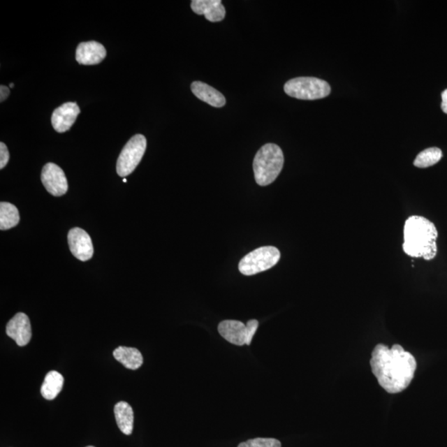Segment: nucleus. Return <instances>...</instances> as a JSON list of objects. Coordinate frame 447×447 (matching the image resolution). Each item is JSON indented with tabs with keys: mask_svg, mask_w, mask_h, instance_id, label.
<instances>
[{
	"mask_svg": "<svg viewBox=\"0 0 447 447\" xmlns=\"http://www.w3.org/2000/svg\"><path fill=\"white\" fill-rule=\"evenodd\" d=\"M10 160V153L8 147L3 142H0V168L3 169L6 166Z\"/></svg>",
	"mask_w": 447,
	"mask_h": 447,
	"instance_id": "22",
	"label": "nucleus"
},
{
	"mask_svg": "<svg viewBox=\"0 0 447 447\" xmlns=\"http://www.w3.org/2000/svg\"><path fill=\"white\" fill-rule=\"evenodd\" d=\"M115 415L119 430L125 435H131L133 429V411L126 402H119L115 406Z\"/></svg>",
	"mask_w": 447,
	"mask_h": 447,
	"instance_id": "16",
	"label": "nucleus"
},
{
	"mask_svg": "<svg viewBox=\"0 0 447 447\" xmlns=\"http://www.w3.org/2000/svg\"><path fill=\"white\" fill-rule=\"evenodd\" d=\"M404 242L402 249L413 258L432 261L437 254L438 231L432 221L419 216L410 217L406 221L404 230Z\"/></svg>",
	"mask_w": 447,
	"mask_h": 447,
	"instance_id": "2",
	"label": "nucleus"
},
{
	"mask_svg": "<svg viewBox=\"0 0 447 447\" xmlns=\"http://www.w3.org/2000/svg\"><path fill=\"white\" fill-rule=\"evenodd\" d=\"M284 163L281 147L274 144L263 145L254 159V178L259 186L270 185L279 177Z\"/></svg>",
	"mask_w": 447,
	"mask_h": 447,
	"instance_id": "3",
	"label": "nucleus"
},
{
	"mask_svg": "<svg viewBox=\"0 0 447 447\" xmlns=\"http://www.w3.org/2000/svg\"><path fill=\"white\" fill-rule=\"evenodd\" d=\"M6 334L15 339L17 346H25L28 345L32 337V329H31L30 320L24 313H17L8 321L6 326Z\"/></svg>",
	"mask_w": 447,
	"mask_h": 447,
	"instance_id": "9",
	"label": "nucleus"
},
{
	"mask_svg": "<svg viewBox=\"0 0 447 447\" xmlns=\"http://www.w3.org/2000/svg\"><path fill=\"white\" fill-rule=\"evenodd\" d=\"M281 258L279 250L274 246H263L241 259L239 270L245 276H252L270 270L279 263Z\"/></svg>",
	"mask_w": 447,
	"mask_h": 447,
	"instance_id": "5",
	"label": "nucleus"
},
{
	"mask_svg": "<svg viewBox=\"0 0 447 447\" xmlns=\"http://www.w3.org/2000/svg\"><path fill=\"white\" fill-rule=\"evenodd\" d=\"M13 87H15V85H13V83L10 84V87L13 88Z\"/></svg>",
	"mask_w": 447,
	"mask_h": 447,
	"instance_id": "25",
	"label": "nucleus"
},
{
	"mask_svg": "<svg viewBox=\"0 0 447 447\" xmlns=\"http://www.w3.org/2000/svg\"><path fill=\"white\" fill-rule=\"evenodd\" d=\"M87 447H95V446H87Z\"/></svg>",
	"mask_w": 447,
	"mask_h": 447,
	"instance_id": "27",
	"label": "nucleus"
},
{
	"mask_svg": "<svg viewBox=\"0 0 447 447\" xmlns=\"http://www.w3.org/2000/svg\"><path fill=\"white\" fill-rule=\"evenodd\" d=\"M64 378L57 371L52 370L48 372L45 377L41 393L45 400H52L59 395L64 388Z\"/></svg>",
	"mask_w": 447,
	"mask_h": 447,
	"instance_id": "17",
	"label": "nucleus"
},
{
	"mask_svg": "<svg viewBox=\"0 0 447 447\" xmlns=\"http://www.w3.org/2000/svg\"><path fill=\"white\" fill-rule=\"evenodd\" d=\"M80 110L77 103L67 102L58 107L52 115V124L58 133L68 131L74 124Z\"/></svg>",
	"mask_w": 447,
	"mask_h": 447,
	"instance_id": "10",
	"label": "nucleus"
},
{
	"mask_svg": "<svg viewBox=\"0 0 447 447\" xmlns=\"http://www.w3.org/2000/svg\"><path fill=\"white\" fill-rule=\"evenodd\" d=\"M124 182H127V179L126 178H124Z\"/></svg>",
	"mask_w": 447,
	"mask_h": 447,
	"instance_id": "26",
	"label": "nucleus"
},
{
	"mask_svg": "<svg viewBox=\"0 0 447 447\" xmlns=\"http://www.w3.org/2000/svg\"><path fill=\"white\" fill-rule=\"evenodd\" d=\"M106 50L104 46L96 41L82 43L75 52V60L82 65H97L105 59Z\"/></svg>",
	"mask_w": 447,
	"mask_h": 447,
	"instance_id": "11",
	"label": "nucleus"
},
{
	"mask_svg": "<svg viewBox=\"0 0 447 447\" xmlns=\"http://www.w3.org/2000/svg\"><path fill=\"white\" fill-rule=\"evenodd\" d=\"M113 355L116 360L129 369H140L144 363V358L140 351L135 348L119 346L115 349Z\"/></svg>",
	"mask_w": 447,
	"mask_h": 447,
	"instance_id": "15",
	"label": "nucleus"
},
{
	"mask_svg": "<svg viewBox=\"0 0 447 447\" xmlns=\"http://www.w3.org/2000/svg\"><path fill=\"white\" fill-rule=\"evenodd\" d=\"M41 179L45 189L52 196H64L68 190V183L64 170L55 163L45 165Z\"/></svg>",
	"mask_w": 447,
	"mask_h": 447,
	"instance_id": "7",
	"label": "nucleus"
},
{
	"mask_svg": "<svg viewBox=\"0 0 447 447\" xmlns=\"http://www.w3.org/2000/svg\"><path fill=\"white\" fill-rule=\"evenodd\" d=\"M442 158V152L438 147H429L420 153L413 164L419 168H427L437 164Z\"/></svg>",
	"mask_w": 447,
	"mask_h": 447,
	"instance_id": "19",
	"label": "nucleus"
},
{
	"mask_svg": "<svg viewBox=\"0 0 447 447\" xmlns=\"http://www.w3.org/2000/svg\"><path fill=\"white\" fill-rule=\"evenodd\" d=\"M246 326H247V344L246 345L249 346L251 344L254 335L257 332L258 321L257 320H250L246 324Z\"/></svg>",
	"mask_w": 447,
	"mask_h": 447,
	"instance_id": "21",
	"label": "nucleus"
},
{
	"mask_svg": "<svg viewBox=\"0 0 447 447\" xmlns=\"http://www.w3.org/2000/svg\"><path fill=\"white\" fill-rule=\"evenodd\" d=\"M441 110L447 114V89L441 93Z\"/></svg>",
	"mask_w": 447,
	"mask_h": 447,
	"instance_id": "24",
	"label": "nucleus"
},
{
	"mask_svg": "<svg viewBox=\"0 0 447 447\" xmlns=\"http://www.w3.org/2000/svg\"><path fill=\"white\" fill-rule=\"evenodd\" d=\"M284 91L296 99L313 101L328 96L332 89L328 82L319 78H298L285 84Z\"/></svg>",
	"mask_w": 447,
	"mask_h": 447,
	"instance_id": "4",
	"label": "nucleus"
},
{
	"mask_svg": "<svg viewBox=\"0 0 447 447\" xmlns=\"http://www.w3.org/2000/svg\"><path fill=\"white\" fill-rule=\"evenodd\" d=\"M370 366L380 386L390 393H399L410 386L417 369L414 356L400 345L391 349L383 344L374 347Z\"/></svg>",
	"mask_w": 447,
	"mask_h": 447,
	"instance_id": "1",
	"label": "nucleus"
},
{
	"mask_svg": "<svg viewBox=\"0 0 447 447\" xmlns=\"http://www.w3.org/2000/svg\"><path fill=\"white\" fill-rule=\"evenodd\" d=\"M19 210L15 205L0 203V230H6L15 227L20 222Z\"/></svg>",
	"mask_w": 447,
	"mask_h": 447,
	"instance_id": "18",
	"label": "nucleus"
},
{
	"mask_svg": "<svg viewBox=\"0 0 447 447\" xmlns=\"http://www.w3.org/2000/svg\"><path fill=\"white\" fill-rule=\"evenodd\" d=\"M68 244L71 254L80 261H87L94 254L91 237L82 229L73 228L68 233Z\"/></svg>",
	"mask_w": 447,
	"mask_h": 447,
	"instance_id": "8",
	"label": "nucleus"
},
{
	"mask_svg": "<svg viewBox=\"0 0 447 447\" xmlns=\"http://www.w3.org/2000/svg\"><path fill=\"white\" fill-rule=\"evenodd\" d=\"M191 91L200 101L207 103L210 105L221 108L226 105L225 96L209 85L201 82H194L191 84Z\"/></svg>",
	"mask_w": 447,
	"mask_h": 447,
	"instance_id": "14",
	"label": "nucleus"
},
{
	"mask_svg": "<svg viewBox=\"0 0 447 447\" xmlns=\"http://www.w3.org/2000/svg\"><path fill=\"white\" fill-rule=\"evenodd\" d=\"M238 447H281V442L274 438H256L242 442Z\"/></svg>",
	"mask_w": 447,
	"mask_h": 447,
	"instance_id": "20",
	"label": "nucleus"
},
{
	"mask_svg": "<svg viewBox=\"0 0 447 447\" xmlns=\"http://www.w3.org/2000/svg\"><path fill=\"white\" fill-rule=\"evenodd\" d=\"M219 333L224 339L235 346L247 344V326L239 321H223L218 325Z\"/></svg>",
	"mask_w": 447,
	"mask_h": 447,
	"instance_id": "12",
	"label": "nucleus"
},
{
	"mask_svg": "<svg viewBox=\"0 0 447 447\" xmlns=\"http://www.w3.org/2000/svg\"><path fill=\"white\" fill-rule=\"evenodd\" d=\"M146 147V138L142 134H136L129 140L117 161L116 170L119 176L127 177L135 170L145 155Z\"/></svg>",
	"mask_w": 447,
	"mask_h": 447,
	"instance_id": "6",
	"label": "nucleus"
},
{
	"mask_svg": "<svg viewBox=\"0 0 447 447\" xmlns=\"http://www.w3.org/2000/svg\"><path fill=\"white\" fill-rule=\"evenodd\" d=\"M10 88L1 85V87H0V101L3 102V101H6L8 96H10Z\"/></svg>",
	"mask_w": 447,
	"mask_h": 447,
	"instance_id": "23",
	"label": "nucleus"
},
{
	"mask_svg": "<svg viewBox=\"0 0 447 447\" xmlns=\"http://www.w3.org/2000/svg\"><path fill=\"white\" fill-rule=\"evenodd\" d=\"M191 7L196 15H204L212 22H221L226 17V8L221 0H193Z\"/></svg>",
	"mask_w": 447,
	"mask_h": 447,
	"instance_id": "13",
	"label": "nucleus"
}]
</instances>
